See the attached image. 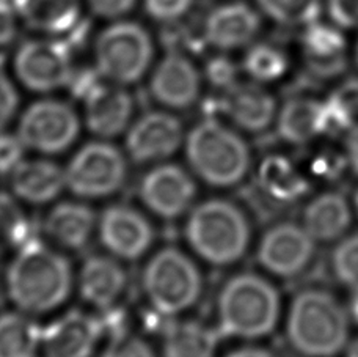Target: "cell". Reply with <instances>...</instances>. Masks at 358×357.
<instances>
[{
	"mask_svg": "<svg viewBox=\"0 0 358 357\" xmlns=\"http://www.w3.org/2000/svg\"><path fill=\"white\" fill-rule=\"evenodd\" d=\"M92 10L102 18H120L129 13L137 0H88Z\"/></svg>",
	"mask_w": 358,
	"mask_h": 357,
	"instance_id": "42",
	"label": "cell"
},
{
	"mask_svg": "<svg viewBox=\"0 0 358 357\" xmlns=\"http://www.w3.org/2000/svg\"><path fill=\"white\" fill-rule=\"evenodd\" d=\"M185 156L194 174L214 188H233L247 176L252 153L244 139L222 121L206 118L185 137Z\"/></svg>",
	"mask_w": 358,
	"mask_h": 357,
	"instance_id": "5",
	"label": "cell"
},
{
	"mask_svg": "<svg viewBox=\"0 0 358 357\" xmlns=\"http://www.w3.org/2000/svg\"><path fill=\"white\" fill-rule=\"evenodd\" d=\"M11 189L24 202L48 203L57 199L66 186L65 170L49 161H22L10 175Z\"/></svg>",
	"mask_w": 358,
	"mask_h": 357,
	"instance_id": "25",
	"label": "cell"
},
{
	"mask_svg": "<svg viewBox=\"0 0 358 357\" xmlns=\"http://www.w3.org/2000/svg\"><path fill=\"white\" fill-rule=\"evenodd\" d=\"M281 296L271 280L255 272L228 279L217 299L219 332L236 339L258 340L277 329Z\"/></svg>",
	"mask_w": 358,
	"mask_h": 357,
	"instance_id": "3",
	"label": "cell"
},
{
	"mask_svg": "<svg viewBox=\"0 0 358 357\" xmlns=\"http://www.w3.org/2000/svg\"><path fill=\"white\" fill-rule=\"evenodd\" d=\"M278 137L291 145H306L322 136H330L329 117L324 101L306 97L286 99L278 109Z\"/></svg>",
	"mask_w": 358,
	"mask_h": 357,
	"instance_id": "18",
	"label": "cell"
},
{
	"mask_svg": "<svg viewBox=\"0 0 358 357\" xmlns=\"http://www.w3.org/2000/svg\"><path fill=\"white\" fill-rule=\"evenodd\" d=\"M208 78L213 84L227 88L236 82V68L227 59H214L208 65Z\"/></svg>",
	"mask_w": 358,
	"mask_h": 357,
	"instance_id": "41",
	"label": "cell"
},
{
	"mask_svg": "<svg viewBox=\"0 0 358 357\" xmlns=\"http://www.w3.org/2000/svg\"><path fill=\"white\" fill-rule=\"evenodd\" d=\"M43 329L24 314L0 315V357H36Z\"/></svg>",
	"mask_w": 358,
	"mask_h": 357,
	"instance_id": "29",
	"label": "cell"
},
{
	"mask_svg": "<svg viewBox=\"0 0 358 357\" xmlns=\"http://www.w3.org/2000/svg\"><path fill=\"white\" fill-rule=\"evenodd\" d=\"M182 125L169 112H148L127 131L126 150L138 164L162 161L175 155L182 144Z\"/></svg>",
	"mask_w": 358,
	"mask_h": 357,
	"instance_id": "14",
	"label": "cell"
},
{
	"mask_svg": "<svg viewBox=\"0 0 358 357\" xmlns=\"http://www.w3.org/2000/svg\"><path fill=\"white\" fill-rule=\"evenodd\" d=\"M101 334L96 318L71 310L43 329L41 349L46 357H92Z\"/></svg>",
	"mask_w": 358,
	"mask_h": 357,
	"instance_id": "15",
	"label": "cell"
},
{
	"mask_svg": "<svg viewBox=\"0 0 358 357\" xmlns=\"http://www.w3.org/2000/svg\"><path fill=\"white\" fill-rule=\"evenodd\" d=\"M258 186L268 200L278 205H294L310 194L308 175L280 153L267 155L257 170Z\"/></svg>",
	"mask_w": 358,
	"mask_h": 357,
	"instance_id": "22",
	"label": "cell"
},
{
	"mask_svg": "<svg viewBox=\"0 0 358 357\" xmlns=\"http://www.w3.org/2000/svg\"><path fill=\"white\" fill-rule=\"evenodd\" d=\"M15 35L16 24L15 16H13V8L0 4V46L11 43Z\"/></svg>",
	"mask_w": 358,
	"mask_h": 357,
	"instance_id": "43",
	"label": "cell"
},
{
	"mask_svg": "<svg viewBox=\"0 0 358 357\" xmlns=\"http://www.w3.org/2000/svg\"><path fill=\"white\" fill-rule=\"evenodd\" d=\"M268 18L286 25H310L321 15V0H258Z\"/></svg>",
	"mask_w": 358,
	"mask_h": 357,
	"instance_id": "33",
	"label": "cell"
},
{
	"mask_svg": "<svg viewBox=\"0 0 358 357\" xmlns=\"http://www.w3.org/2000/svg\"><path fill=\"white\" fill-rule=\"evenodd\" d=\"M15 69L19 80L34 92H52L73 78L69 48L62 41H29L19 48Z\"/></svg>",
	"mask_w": 358,
	"mask_h": 357,
	"instance_id": "11",
	"label": "cell"
},
{
	"mask_svg": "<svg viewBox=\"0 0 358 357\" xmlns=\"http://www.w3.org/2000/svg\"><path fill=\"white\" fill-rule=\"evenodd\" d=\"M79 0H17L16 10L30 27L66 34L79 21Z\"/></svg>",
	"mask_w": 358,
	"mask_h": 357,
	"instance_id": "28",
	"label": "cell"
},
{
	"mask_svg": "<svg viewBox=\"0 0 358 357\" xmlns=\"http://www.w3.org/2000/svg\"><path fill=\"white\" fill-rule=\"evenodd\" d=\"M78 113L69 104L43 99L25 109L17 126V136L25 148L55 155L69 148L79 134Z\"/></svg>",
	"mask_w": 358,
	"mask_h": 357,
	"instance_id": "9",
	"label": "cell"
},
{
	"mask_svg": "<svg viewBox=\"0 0 358 357\" xmlns=\"http://www.w3.org/2000/svg\"><path fill=\"white\" fill-rule=\"evenodd\" d=\"M25 146L19 136L0 131V175H11L24 161Z\"/></svg>",
	"mask_w": 358,
	"mask_h": 357,
	"instance_id": "36",
	"label": "cell"
},
{
	"mask_svg": "<svg viewBox=\"0 0 358 357\" xmlns=\"http://www.w3.org/2000/svg\"><path fill=\"white\" fill-rule=\"evenodd\" d=\"M101 357H156L143 339L129 334H115Z\"/></svg>",
	"mask_w": 358,
	"mask_h": 357,
	"instance_id": "35",
	"label": "cell"
},
{
	"mask_svg": "<svg viewBox=\"0 0 358 357\" xmlns=\"http://www.w3.org/2000/svg\"><path fill=\"white\" fill-rule=\"evenodd\" d=\"M192 0H145L146 11L159 21H175L189 10Z\"/></svg>",
	"mask_w": 358,
	"mask_h": 357,
	"instance_id": "38",
	"label": "cell"
},
{
	"mask_svg": "<svg viewBox=\"0 0 358 357\" xmlns=\"http://www.w3.org/2000/svg\"><path fill=\"white\" fill-rule=\"evenodd\" d=\"M346 38L334 25L313 22L302 35L305 65L319 79H331L346 68Z\"/></svg>",
	"mask_w": 358,
	"mask_h": 357,
	"instance_id": "20",
	"label": "cell"
},
{
	"mask_svg": "<svg viewBox=\"0 0 358 357\" xmlns=\"http://www.w3.org/2000/svg\"><path fill=\"white\" fill-rule=\"evenodd\" d=\"M225 357H280L277 353L271 351V349L259 348V346H244L236 349V351L229 353Z\"/></svg>",
	"mask_w": 358,
	"mask_h": 357,
	"instance_id": "45",
	"label": "cell"
},
{
	"mask_svg": "<svg viewBox=\"0 0 358 357\" xmlns=\"http://www.w3.org/2000/svg\"><path fill=\"white\" fill-rule=\"evenodd\" d=\"M330 267L334 277L350 295H358V232L335 242Z\"/></svg>",
	"mask_w": 358,
	"mask_h": 357,
	"instance_id": "32",
	"label": "cell"
},
{
	"mask_svg": "<svg viewBox=\"0 0 358 357\" xmlns=\"http://www.w3.org/2000/svg\"><path fill=\"white\" fill-rule=\"evenodd\" d=\"M220 332L200 321H176L165 329L164 357H214Z\"/></svg>",
	"mask_w": 358,
	"mask_h": 357,
	"instance_id": "27",
	"label": "cell"
},
{
	"mask_svg": "<svg viewBox=\"0 0 358 357\" xmlns=\"http://www.w3.org/2000/svg\"><path fill=\"white\" fill-rule=\"evenodd\" d=\"M138 192L151 213L162 219H176L192 206L196 186L182 167L162 164L143 176Z\"/></svg>",
	"mask_w": 358,
	"mask_h": 357,
	"instance_id": "12",
	"label": "cell"
},
{
	"mask_svg": "<svg viewBox=\"0 0 358 357\" xmlns=\"http://www.w3.org/2000/svg\"><path fill=\"white\" fill-rule=\"evenodd\" d=\"M348 305L324 286H308L292 298L286 316V339L302 357H335L350 340Z\"/></svg>",
	"mask_w": 358,
	"mask_h": 357,
	"instance_id": "1",
	"label": "cell"
},
{
	"mask_svg": "<svg viewBox=\"0 0 358 357\" xmlns=\"http://www.w3.org/2000/svg\"><path fill=\"white\" fill-rule=\"evenodd\" d=\"M126 159L107 142H90L76 153L65 169L66 188L84 199H102L126 181Z\"/></svg>",
	"mask_w": 358,
	"mask_h": 357,
	"instance_id": "8",
	"label": "cell"
},
{
	"mask_svg": "<svg viewBox=\"0 0 358 357\" xmlns=\"http://www.w3.org/2000/svg\"><path fill=\"white\" fill-rule=\"evenodd\" d=\"M220 109L231 123L242 131L258 134L275 123L277 101L266 88L257 84H239L223 88Z\"/></svg>",
	"mask_w": 358,
	"mask_h": 357,
	"instance_id": "16",
	"label": "cell"
},
{
	"mask_svg": "<svg viewBox=\"0 0 358 357\" xmlns=\"http://www.w3.org/2000/svg\"><path fill=\"white\" fill-rule=\"evenodd\" d=\"M352 206H354L355 213H357V216H358V189L355 190V194H354V202H352Z\"/></svg>",
	"mask_w": 358,
	"mask_h": 357,
	"instance_id": "48",
	"label": "cell"
},
{
	"mask_svg": "<svg viewBox=\"0 0 358 357\" xmlns=\"http://www.w3.org/2000/svg\"><path fill=\"white\" fill-rule=\"evenodd\" d=\"M6 291L24 314H46L65 302L73 285V271L62 253L27 241L6 270Z\"/></svg>",
	"mask_w": 358,
	"mask_h": 357,
	"instance_id": "2",
	"label": "cell"
},
{
	"mask_svg": "<svg viewBox=\"0 0 358 357\" xmlns=\"http://www.w3.org/2000/svg\"><path fill=\"white\" fill-rule=\"evenodd\" d=\"M325 103L336 134H358V78L343 80L329 94Z\"/></svg>",
	"mask_w": 358,
	"mask_h": 357,
	"instance_id": "30",
	"label": "cell"
},
{
	"mask_svg": "<svg viewBox=\"0 0 358 357\" xmlns=\"http://www.w3.org/2000/svg\"><path fill=\"white\" fill-rule=\"evenodd\" d=\"M17 93L8 78L0 74V131L10 123L17 109Z\"/></svg>",
	"mask_w": 358,
	"mask_h": 357,
	"instance_id": "40",
	"label": "cell"
},
{
	"mask_svg": "<svg viewBox=\"0 0 358 357\" xmlns=\"http://www.w3.org/2000/svg\"><path fill=\"white\" fill-rule=\"evenodd\" d=\"M352 205L341 192L327 190L306 203L302 225L316 242L331 244L348 234L352 225Z\"/></svg>",
	"mask_w": 358,
	"mask_h": 357,
	"instance_id": "21",
	"label": "cell"
},
{
	"mask_svg": "<svg viewBox=\"0 0 358 357\" xmlns=\"http://www.w3.org/2000/svg\"><path fill=\"white\" fill-rule=\"evenodd\" d=\"M244 69L258 84H271L286 74L287 57L272 44H255L245 55Z\"/></svg>",
	"mask_w": 358,
	"mask_h": 357,
	"instance_id": "31",
	"label": "cell"
},
{
	"mask_svg": "<svg viewBox=\"0 0 358 357\" xmlns=\"http://www.w3.org/2000/svg\"><path fill=\"white\" fill-rule=\"evenodd\" d=\"M201 79L189 59L169 54L159 63L150 82V92L157 103L170 109H187L198 99Z\"/></svg>",
	"mask_w": 358,
	"mask_h": 357,
	"instance_id": "17",
	"label": "cell"
},
{
	"mask_svg": "<svg viewBox=\"0 0 358 357\" xmlns=\"http://www.w3.org/2000/svg\"><path fill=\"white\" fill-rule=\"evenodd\" d=\"M261 29V19L245 4H229L214 10L206 19L204 35L219 49H236L250 43Z\"/></svg>",
	"mask_w": 358,
	"mask_h": 357,
	"instance_id": "23",
	"label": "cell"
},
{
	"mask_svg": "<svg viewBox=\"0 0 358 357\" xmlns=\"http://www.w3.org/2000/svg\"><path fill=\"white\" fill-rule=\"evenodd\" d=\"M348 310H349L350 320L358 323V295H352V299H350V302L348 305Z\"/></svg>",
	"mask_w": 358,
	"mask_h": 357,
	"instance_id": "46",
	"label": "cell"
},
{
	"mask_svg": "<svg viewBox=\"0 0 358 357\" xmlns=\"http://www.w3.org/2000/svg\"><path fill=\"white\" fill-rule=\"evenodd\" d=\"M355 62H357V65H358V43H357V48H355Z\"/></svg>",
	"mask_w": 358,
	"mask_h": 357,
	"instance_id": "49",
	"label": "cell"
},
{
	"mask_svg": "<svg viewBox=\"0 0 358 357\" xmlns=\"http://www.w3.org/2000/svg\"><path fill=\"white\" fill-rule=\"evenodd\" d=\"M344 351H346V357H358V337L354 340H349Z\"/></svg>",
	"mask_w": 358,
	"mask_h": 357,
	"instance_id": "47",
	"label": "cell"
},
{
	"mask_svg": "<svg viewBox=\"0 0 358 357\" xmlns=\"http://www.w3.org/2000/svg\"><path fill=\"white\" fill-rule=\"evenodd\" d=\"M84 101L85 123L94 136L115 137L129 125L134 103L124 88L98 84Z\"/></svg>",
	"mask_w": 358,
	"mask_h": 357,
	"instance_id": "19",
	"label": "cell"
},
{
	"mask_svg": "<svg viewBox=\"0 0 358 357\" xmlns=\"http://www.w3.org/2000/svg\"><path fill=\"white\" fill-rule=\"evenodd\" d=\"M344 151H346L350 170L355 175H358V134H350V136H348L346 150Z\"/></svg>",
	"mask_w": 358,
	"mask_h": 357,
	"instance_id": "44",
	"label": "cell"
},
{
	"mask_svg": "<svg viewBox=\"0 0 358 357\" xmlns=\"http://www.w3.org/2000/svg\"><path fill=\"white\" fill-rule=\"evenodd\" d=\"M346 167H349L346 151L344 155L335 151L321 153L311 159V174L324 180H335Z\"/></svg>",
	"mask_w": 358,
	"mask_h": 357,
	"instance_id": "37",
	"label": "cell"
},
{
	"mask_svg": "<svg viewBox=\"0 0 358 357\" xmlns=\"http://www.w3.org/2000/svg\"><path fill=\"white\" fill-rule=\"evenodd\" d=\"M329 15L341 29H358V0H329Z\"/></svg>",
	"mask_w": 358,
	"mask_h": 357,
	"instance_id": "39",
	"label": "cell"
},
{
	"mask_svg": "<svg viewBox=\"0 0 358 357\" xmlns=\"http://www.w3.org/2000/svg\"><path fill=\"white\" fill-rule=\"evenodd\" d=\"M94 225L93 209L76 202H65L54 206L44 222L48 237L71 251H80L88 244Z\"/></svg>",
	"mask_w": 358,
	"mask_h": 357,
	"instance_id": "26",
	"label": "cell"
},
{
	"mask_svg": "<svg viewBox=\"0 0 358 357\" xmlns=\"http://www.w3.org/2000/svg\"><path fill=\"white\" fill-rule=\"evenodd\" d=\"M151 59V38L138 24H113L96 41L98 71L115 84L129 85L137 82L146 73Z\"/></svg>",
	"mask_w": 358,
	"mask_h": 357,
	"instance_id": "7",
	"label": "cell"
},
{
	"mask_svg": "<svg viewBox=\"0 0 358 357\" xmlns=\"http://www.w3.org/2000/svg\"><path fill=\"white\" fill-rule=\"evenodd\" d=\"M126 272L117 260L93 255L82 265L79 274L80 295L94 307H110L123 293Z\"/></svg>",
	"mask_w": 358,
	"mask_h": 357,
	"instance_id": "24",
	"label": "cell"
},
{
	"mask_svg": "<svg viewBox=\"0 0 358 357\" xmlns=\"http://www.w3.org/2000/svg\"><path fill=\"white\" fill-rule=\"evenodd\" d=\"M200 270L184 252L164 247L143 270V291L151 307L165 316H175L194 307L201 296Z\"/></svg>",
	"mask_w": 358,
	"mask_h": 357,
	"instance_id": "6",
	"label": "cell"
},
{
	"mask_svg": "<svg viewBox=\"0 0 358 357\" xmlns=\"http://www.w3.org/2000/svg\"><path fill=\"white\" fill-rule=\"evenodd\" d=\"M29 222L16 200L0 192V253L27 242Z\"/></svg>",
	"mask_w": 358,
	"mask_h": 357,
	"instance_id": "34",
	"label": "cell"
},
{
	"mask_svg": "<svg viewBox=\"0 0 358 357\" xmlns=\"http://www.w3.org/2000/svg\"><path fill=\"white\" fill-rule=\"evenodd\" d=\"M185 239L209 265L229 266L238 263L250 247L252 228L238 205L213 199L192 209L185 222Z\"/></svg>",
	"mask_w": 358,
	"mask_h": 357,
	"instance_id": "4",
	"label": "cell"
},
{
	"mask_svg": "<svg viewBox=\"0 0 358 357\" xmlns=\"http://www.w3.org/2000/svg\"><path fill=\"white\" fill-rule=\"evenodd\" d=\"M98 232L102 246L121 260L140 258L155 239L148 219L126 205L108 206L99 218Z\"/></svg>",
	"mask_w": 358,
	"mask_h": 357,
	"instance_id": "13",
	"label": "cell"
},
{
	"mask_svg": "<svg viewBox=\"0 0 358 357\" xmlns=\"http://www.w3.org/2000/svg\"><path fill=\"white\" fill-rule=\"evenodd\" d=\"M317 242L302 222H278L268 227L259 239L257 260L268 274L280 279H296L315 261Z\"/></svg>",
	"mask_w": 358,
	"mask_h": 357,
	"instance_id": "10",
	"label": "cell"
}]
</instances>
